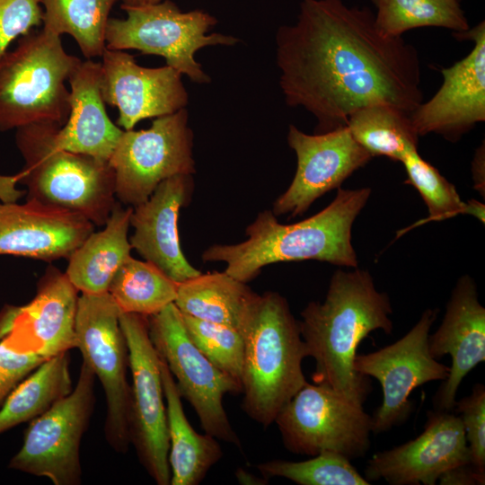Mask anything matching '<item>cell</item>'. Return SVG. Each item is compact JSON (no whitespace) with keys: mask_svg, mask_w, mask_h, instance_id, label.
Returning <instances> with one entry per match:
<instances>
[{"mask_svg":"<svg viewBox=\"0 0 485 485\" xmlns=\"http://www.w3.org/2000/svg\"><path fill=\"white\" fill-rule=\"evenodd\" d=\"M454 410L463 425L470 464L479 485L485 484V386L477 383L469 395L456 401Z\"/></svg>","mask_w":485,"mask_h":485,"instance_id":"cell-35","label":"cell"},{"mask_svg":"<svg viewBox=\"0 0 485 485\" xmlns=\"http://www.w3.org/2000/svg\"><path fill=\"white\" fill-rule=\"evenodd\" d=\"M109 164L116 197L133 207L146 201L162 181L192 175L193 132L187 109L155 118L147 129L123 130Z\"/></svg>","mask_w":485,"mask_h":485,"instance_id":"cell-11","label":"cell"},{"mask_svg":"<svg viewBox=\"0 0 485 485\" xmlns=\"http://www.w3.org/2000/svg\"><path fill=\"white\" fill-rule=\"evenodd\" d=\"M161 1L163 0H121L122 2L121 5L139 6V5L157 4Z\"/></svg>","mask_w":485,"mask_h":485,"instance_id":"cell-42","label":"cell"},{"mask_svg":"<svg viewBox=\"0 0 485 485\" xmlns=\"http://www.w3.org/2000/svg\"><path fill=\"white\" fill-rule=\"evenodd\" d=\"M181 315L193 344L215 366L242 386L244 347L242 333L229 326Z\"/></svg>","mask_w":485,"mask_h":485,"instance_id":"cell-34","label":"cell"},{"mask_svg":"<svg viewBox=\"0 0 485 485\" xmlns=\"http://www.w3.org/2000/svg\"><path fill=\"white\" fill-rule=\"evenodd\" d=\"M121 312L107 293L82 294L75 316L76 347L102 385L107 401L104 433L118 453L131 444V386L127 380L128 352L119 324Z\"/></svg>","mask_w":485,"mask_h":485,"instance_id":"cell-10","label":"cell"},{"mask_svg":"<svg viewBox=\"0 0 485 485\" xmlns=\"http://www.w3.org/2000/svg\"><path fill=\"white\" fill-rule=\"evenodd\" d=\"M101 62L81 61L69 76V115L57 129L56 145L109 162L123 132L111 122L100 88Z\"/></svg>","mask_w":485,"mask_h":485,"instance_id":"cell-23","label":"cell"},{"mask_svg":"<svg viewBox=\"0 0 485 485\" xmlns=\"http://www.w3.org/2000/svg\"><path fill=\"white\" fill-rule=\"evenodd\" d=\"M192 187L191 175L171 177L134 207L130 216L131 247L178 284L201 273L184 256L178 231L180 209L190 199Z\"/></svg>","mask_w":485,"mask_h":485,"instance_id":"cell-22","label":"cell"},{"mask_svg":"<svg viewBox=\"0 0 485 485\" xmlns=\"http://www.w3.org/2000/svg\"><path fill=\"white\" fill-rule=\"evenodd\" d=\"M242 335V407L265 428L307 383L302 368L307 349L299 322L277 292L260 295Z\"/></svg>","mask_w":485,"mask_h":485,"instance_id":"cell-4","label":"cell"},{"mask_svg":"<svg viewBox=\"0 0 485 485\" xmlns=\"http://www.w3.org/2000/svg\"><path fill=\"white\" fill-rule=\"evenodd\" d=\"M287 143L296 154L297 167L289 187L273 204L276 216L303 215L316 199L340 189L347 178L373 158L347 126L308 135L290 125Z\"/></svg>","mask_w":485,"mask_h":485,"instance_id":"cell-15","label":"cell"},{"mask_svg":"<svg viewBox=\"0 0 485 485\" xmlns=\"http://www.w3.org/2000/svg\"><path fill=\"white\" fill-rule=\"evenodd\" d=\"M437 482L440 485H479L470 463L447 470L439 477Z\"/></svg>","mask_w":485,"mask_h":485,"instance_id":"cell-38","label":"cell"},{"mask_svg":"<svg viewBox=\"0 0 485 485\" xmlns=\"http://www.w3.org/2000/svg\"><path fill=\"white\" fill-rule=\"evenodd\" d=\"M408 183L420 194L428 207V216L411 227L429 221H442L459 214H467L468 205L458 195L454 186L425 161L418 149L409 152L401 159Z\"/></svg>","mask_w":485,"mask_h":485,"instance_id":"cell-33","label":"cell"},{"mask_svg":"<svg viewBox=\"0 0 485 485\" xmlns=\"http://www.w3.org/2000/svg\"><path fill=\"white\" fill-rule=\"evenodd\" d=\"M77 291L66 273L51 268L30 303L0 312V340L12 350L44 360L75 348Z\"/></svg>","mask_w":485,"mask_h":485,"instance_id":"cell-16","label":"cell"},{"mask_svg":"<svg viewBox=\"0 0 485 485\" xmlns=\"http://www.w3.org/2000/svg\"><path fill=\"white\" fill-rule=\"evenodd\" d=\"M346 126L373 157L401 162L409 152L418 149L419 135L410 115L391 105L363 107L348 117Z\"/></svg>","mask_w":485,"mask_h":485,"instance_id":"cell-28","label":"cell"},{"mask_svg":"<svg viewBox=\"0 0 485 485\" xmlns=\"http://www.w3.org/2000/svg\"><path fill=\"white\" fill-rule=\"evenodd\" d=\"M81 59L43 29L21 37L0 57V131L31 124L62 127L69 115L66 82Z\"/></svg>","mask_w":485,"mask_h":485,"instance_id":"cell-6","label":"cell"},{"mask_svg":"<svg viewBox=\"0 0 485 485\" xmlns=\"http://www.w3.org/2000/svg\"><path fill=\"white\" fill-rule=\"evenodd\" d=\"M474 188L484 197V146L479 147L472 162Z\"/></svg>","mask_w":485,"mask_h":485,"instance_id":"cell-39","label":"cell"},{"mask_svg":"<svg viewBox=\"0 0 485 485\" xmlns=\"http://www.w3.org/2000/svg\"><path fill=\"white\" fill-rule=\"evenodd\" d=\"M428 349L437 360L445 355L451 357L448 376L432 401L436 410L453 411L463 378L485 361V308L469 275L457 280L441 324L428 335Z\"/></svg>","mask_w":485,"mask_h":485,"instance_id":"cell-20","label":"cell"},{"mask_svg":"<svg viewBox=\"0 0 485 485\" xmlns=\"http://www.w3.org/2000/svg\"><path fill=\"white\" fill-rule=\"evenodd\" d=\"M93 232V224L84 216L33 198L0 203V255L69 258Z\"/></svg>","mask_w":485,"mask_h":485,"instance_id":"cell-21","label":"cell"},{"mask_svg":"<svg viewBox=\"0 0 485 485\" xmlns=\"http://www.w3.org/2000/svg\"><path fill=\"white\" fill-rule=\"evenodd\" d=\"M454 36L472 40L473 47L463 59L441 70L440 88L410 114L419 137L435 133L455 142L485 120L484 21Z\"/></svg>","mask_w":485,"mask_h":485,"instance_id":"cell-18","label":"cell"},{"mask_svg":"<svg viewBox=\"0 0 485 485\" xmlns=\"http://www.w3.org/2000/svg\"><path fill=\"white\" fill-rule=\"evenodd\" d=\"M276 61L287 105L312 113L315 133L345 127L363 107L410 115L423 101L417 48L382 32L366 6L301 0L296 22L277 31Z\"/></svg>","mask_w":485,"mask_h":485,"instance_id":"cell-1","label":"cell"},{"mask_svg":"<svg viewBox=\"0 0 485 485\" xmlns=\"http://www.w3.org/2000/svg\"><path fill=\"white\" fill-rule=\"evenodd\" d=\"M95 375L83 360L72 392L31 420L9 468L48 478L55 485L81 482L79 447L94 404Z\"/></svg>","mask_w":485,"mask_h":485,"instance_id":"cell-12","label":"cell"},{"mask_svg":"<svg viewBox=\"0 0 485 485\" xmlns=\"http://www.w3.org/2000/svg\"><path fill=\"white\" fill-rule=\"evenodd\" d=\"M467 204H468L467 215H472L477 217L482 223H484V216H485L484 204L474 199L469 200Z\"/></svg>","mask_w":485,"mask_h":485,"instance_id":"cell-41","label":"cell"},{"mask_svg":"<svg viewBox=\"0 0 485 485\" xmlns=\"http://www.w3.org/2000/svg\"><path fill=\"white\" fill-rule=\"evenodd\" d=\"M127 17L110 18L106 27V48L136 49L146 55L163 57L166 65L196 84L211 79L195 59V53L207 46H234L239 39L221 33L207 34L217 20L202 10L182 12L171 0L157 4L121 5Z\"/></svg>","mask_w":485,"mask_h":485,"instance_id":"cell-7","label":"cell"},{"mask_svg":"<svg viewBox=\"0 0 485 485\" xmlns=\"http://www.w3.org/2000/svg\"><path fill=\"white\" fill-rule=\"evenodd\" d=\"M42 23L40 0H0V57L13 41Z\"/></svg>","mask_w":485,"mask_h":485,"instance_id":"cell-36","label":"cell"},{"mask_svg":"<svg viewBox=\"0 0 485 485\" xmlns=\"http://www.w3.org/2000/svg\"><path fill=\"white\" fill-rule=\"evenodd\" d=\"M470 463L461 418L452 411L427 412L423 431L414 439L377 452L367 461L364 477L391 485H435L447 470Z\"/></svg>","mask_w":485,"mask_h":485,"instance_id":"cell-17","label":"cell"},{"mask_svg":"<svg viewBox=\"0 0 485 485\" xmlns=\"http://www.w3.org/2000/svg\"><path fill=\"white\" fill-rule=\"evenodd\" d=\"M101 57V93L105 104L118 108V127L130 130L141 120L186 108L189 94L174 68L145 67L124 50L107 48Z\"/></svg>","mask_w":485,"mask_h":485,"instance_id":"cell-19","label":"cell"},{"mask_svg":"<svg viewBox=\"0 0 485 485\" xmlns=\"http://www.w3.org/2000/svg\"><path fill=\"white\" fill-rule=\"evenodd\" d=\"M274 423L284 446L295 454L333 452L354 460L364 457L371 445V415L363 405L323 384L307 382L281 409Z\"/></svg>","mask_w":485,"mask_h":485,"instance_id":"cell-9","label":"cell"},{"mask_svg":"<svg viewBox=\"0 0 485 485\" xmlns=\"http://www.w3.org/2000/svg\"><path fill=\"white\" fill-rule=\"evenodd\" d=\"M178 283L154 264L131 256L114 275L108 293L121 313L149 317L174 303Z\"/></svg>","mask_w":485,"mask_h":485,"instance_id":"cell-30","label":"cell"},{"mask_svg":"<svg viewBox=\"0 0 485 485\" xmlns=\"http://www.w3.org/2000/svg\"><path fill=\"white\" fill-rule=\"evenodd\" d=\"M370 194L369 188H340L324 209L290 225L280 224L271 210H265L247 226V240L214 244L205 250L202 260L225 262V271L244 283L263 267L282 261L314 260L355 269L358 261L351 242L352 225Z\"/></svg>","mask_w":485,"mask_h":485,"instance_id":"cell-3","label":"cell"},{"mask_svg":"<svg viewBox=\"0 0 485 485\" xmlns=\"http://www.w3.org/2000/svg\"><path fill=\"white\" fill-rule=\"evenodd\" d=\"M43 361L36 354L12 350L0 340V408L13 388Z\"/></svg>","mask_w":485,"mask_h":485,"instance_id":"cell-37","label":"cell"},{"mask_svg":"<svg viewBox=\"0 0 485 485\" xmlns=\"http://www.w3.org/2000/svg\"><path fill=\"white\" fill-rule=\"evenodd\" d=\"M461 0H372L376 7L375 21L382 32L402 37L411 29L442 27L454 32L465 31L468 20Z\"/></svg>","mask_w":485,"mask_h":485,"instance_id":"cell-31","label":"cell"},{"mask_svg":"<svg viewBox=\"0 0 485 485\" xmlns=\"http://www.w3.org/2000/svg\"><path fill=\"white\" fill-rule=\"evenodd\" d=\"M18 182V176L0 175V198L4 202H15L16 198L21 197L24 191L14 188Z\"/></svg>","mask_w":485,"mask_h":485,"instance_id":"cell-40","label":"cell"},{"mask_svg":"<svg viewBox=\"0 0 485 485\" xmlns=\"http://www.w3.org/2000/svg\"><path fill=\"white\" fill-rule=\"evenodd\" d=\"M117 0H40L42 29L70 35L87 59L101 57L110 13Z\"/></svg>","mask_w":485,"mask_h":485,"instance_id":"cell-29","label":"cell"},{"mask_svg":"<svg viewBox=\"0 0 485 485\" xmlns=\"http://www.w3.org/2000/svg\"><path fill=\"white\" fill-rule=\"evenodd\" d=\"M313 458L292 462L275 459L257 465L269 480L282 477L299 485H369L351 460L333 452H322Z\"/></svg>","mask_w":485,"mask_h":485,"instance_id":"cell-32","label":"cell"},{"mask_svg":"<svg viewBox=\"0 0 485 485\" xmlns=\"http://www.w3.org/2000/svg\"><path fill=\"white\" fill-rule=\"evenodd\" d=\"M132 375L130 440L140 463L158 485H170L169 437L160 358L146 316L121 313Z\"/></svg>","mask_w":485,"mask_h":485,"instance_id":"cell-14","label":"cell"},{"mask_svg":"<svg viewBox=\"0 0 485 485\" xmlns=\"http://www.w3.org/2000/svg\"><path fill=\"white\" fill-rule=\"evenodd\" d=\"M160 369L166 404L171 485H198L223 456L216 438L198 433L189 422L181 396L165 362Z\"/></svg>","mask_w":485,"mask_h":485,"instance_id":"cell-24","label":"cell"},{"mask_svg":"<svg viewBox=\"0 0 485 485\" xmlns=\"http://www.w3.org/2000/svg\"><path fill=\"white\" fill-rule=\"evenodd\" d=\"M392 314L388 295L376 289L367 270H336L324 301H312L301 313V336L315 362L313 383L363 405L372 385L354 368L357 348L375 331L391 334Z\"/></svg>","mask_w":485,"mask_h":485,"instance_id":"cell-2","label":"cell"},{"mask_svg":"<svg viewBox=\"0 0 485 485\" xmlns=\"http://www.w3.org/2000/svg\"><path fill=\"white\" fill-rule=\"evenodd\" d=\"M59 128L31 124L16 129L15 143L24 160L18 181L28 187V198L105 225L116 204L114 172L109 162L58 147Z\"/></svg>","mask_w":485,"mask_h":485,"instance_id":"cell-5","label":"cell"},{"mask_svg":"<svg viewBox=\"0 0 485 485\" xmlns=\"http://www.w3.org/2000/svg\"><path fill=\"white\" fill-rule=\"evenodd\" d=\"M151 341L172 373L181 396L193 407L205 433L241 448L223 405L242 386L215 366L193 344L174 303L147 317Z\"/></svg>","mask_w":485,"mask_h":485,"instance_id":"cell-8","label":"cell"},{"mask_svg":"<svg viewBox=\"0 0 485 485\" xmlns=\"http://www.w3.org/2000/svg\"><path fill=\"white\" fill-rule=\"evenodd\" d=\"M439 310L428 308L401 339L378 350L357 354L355 370L379 382L383 401L372 417V433L381 434L404 424L413 411L410 400L416 388L447 378L450 367L434 358L428 335Z\"/></svg>","mask_w":485,"mask_h":485,"instance_id":"cell-13","label":"cell"},{"mask_svg":"<svg viewBox=\"0 0 485 485\" xmlns=\"http://www.w3.org/2000/svg\"><path fill=\"white\" fill-rule=\"evenodd\" d=\"M225 271L200 273L178 284L174 304L181 314L242 332L260 298Z\"/></svg>","mask_w":485,"mask_h":485,"instance_id":"cell-26","label":"cell"},{"mask_svg":"<svg viewBox=\"0 0 485 485\" xmlns=\"http://www.w3.org/2000/svg\"><path fill=\"white\" fill-rule=\"evenodd\" d=\"M69 351L43 361L9 393L0 408V434L47 411L72 388Z\"/></svg>","mask_w":485,"mask_h":485,"instance_id":"cell-27","label":"cell"},{"mask_svg":"<svg viewBox=\"0 0 485 485\" xmlns=\"http://www.w3.org/2000/svg\"><path fill=\"white\" fill-rule=\"evenodd\" d=\"M132 210L115 204L104 229L93 232L68 258L66 275L82 294L107 293L117 270L131 256L128 232Z\"/></svg>","mask_w":485,"mask_h":485,"instance_id":"cell-25","label":"cell"}]
</instances>
